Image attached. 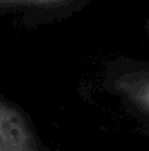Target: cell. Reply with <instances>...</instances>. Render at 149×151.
<instances>
[{
    "label": "cell",
    "mask_w": 149,
    "mask_h": 151,
    "mask_svg": "<svg viewBox=\"0 0 149 151\" xmlns=\"http://www.w3.org/2000/svg\"><path fill=\"white\" fill-rule=\"evenodd\" d=\"M72 0H0V12L19 9V7H44V6H54L67 3Z\"/></svg>",
    "instance_id": "3"
},
{
    "label": "cell",
    "mask_w": 149,
    "mask_h": 151,
    "mask_svg": "<svg viewBox=\"0 0 149 151\" xmlns=\"http://www.w3.org/2000/svg\"><path fill=\"white\" fill-rule=\"evenodd\" d=\"M0 151H38L37 139L25 117L0 100Z\"/></svg>",
    "instance_id": "1"
},
{
    "label": "cell",
    "mask_w": 149,
    "mask_h": 151,
    "mask_svg": "<svg viewBox=\"0 0 149 151\" xmlns=\"http://www.w3.org/2000/svg\"><path fill=\"white\" fill-rule=\"evenodd\" d=\"M118 87L124 94H127L132 100H135L138 106H140V109L145 113H148V79L139 84V76L133 78L123 76L118 81Z\"/></svg>",
    "instance_id": "2"
}]
</instances>
